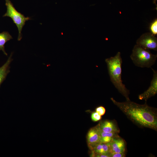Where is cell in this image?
<instances>
[{
    "instance_id": "9",
    "label": "cell",
    "mask_w": 157,
    "mask_h": 157,
    "mask_svg": "<svg viewBox=\"0 0 157 157\" xmlns=\"http://www.w3.org/2000/svg\"><path fill=\"white\" fill-rule=\"evenodd\" d=\"M100 129L105 132H113L118 133L120 130L114 121L105 120L100 122L99 124Z\"/></svg>"
},
{
    "instance_id": "11",
    "label": "cell",
    "mask_w": 157,
    "mask_h": 157,
    "mask_svg": "<svg viewBox=\"0 0 157 157\" xmlns=\"http://www.w3.org/2000/svg\"><path fill=\"white\" fill-rule=\"evenodd\" d=\"M92 151L95 153L107 155L109 157L111 153L108 143H99L93 147Z\"/></svg>"
},
{
    "instance_id": "12",
    "label": "cell",
    "mask_w": 157,
    "mask_h": 157,
    "mask_svg": "<svg viewBox=\"0 0 157 157\" xmlns=\"http://www.w3.org/2000/svg\"><path fill=\"white\" fill-rule=\"evenodd\" d=\"M99 130L101 143H109L113 138L118 136V133H117L104 132L100 129L99 127Z\"/></svg>"
},
{
    "instance_id": "5",
    "label": "cell",
    "mask_w": 157,
    "mask_h": 157,
    "mask_svg": "<svg viewBox=\"0 0 157 157\" xmlns=\"http://www.w3.org/2000/svg\"><path fill=\"white\" fill-rule=\"evenodd\" d=\"M136 43L144 49L157 50V38L150 33L142 34L137 39Z\"/></svg>"
},
{
    "instance_id": "16",
    "label": "cell",
    "mask_w": 157,
    "mask_h": 157,
    "mask_svg": "<svg viewBox=\"0 0 157 157\" xmlns=\"http://www.w3.org/2000/svg\"><path fill=\"white\" fill-rule=\"evenodd\" d=\"M95 112L101 116L105 114L106 112V109L104 107L100 106L96 108Z\"/></svg>"
},
{
    "instance_id": "14",
    "label": "cell",
    "mask_w": 157,
    "mask_h": 157,
    "mask_svg": "<svg viewBox=\"0 0 157 157\" xmlns=\"http://www.w3.org/2000/svg\"><path fill=\"white\" fill-rule=\"evenodd\" d=\"M150 29L151 33L155 35L157 34V19H155L151 23Z\"/></svg>"
},
{
    "instance_id": "6",
    "label": "cell",
    "mask_w": 157,
    "mask_h": 157,
    "mask_svg": "<svg viewBox=\"0 0 157 157\" xmlns=\"http://www.w3.org/2000/svg\"><path fill=\"white\" fill-rule=\"evenodd\" d=\"M153 71V76L148 89L142 93L138 95V98L140 100L145 101L157 94V71L151 68Z\"/></svg>"
},
{
    "instance_id": "4",
    "label": "cell",
    "mask_w": 157,
    "mask_h": 157,
    "mask_svg": "<svg viewBox=\"0 0 157 157\" xmlns=\"http://www.w3.org/2000/svg\"><path fill=\"white\" fill-rule=\"evenodd\" d=\"M5 1L7 10L3 17H10L16 25L19 31L17 39L18 41H19L22 38L21 32L23 27L26 22L30 19L31 18L28 17H25L24 15L16 10L10 0H5Z\"/></svg>"
},
{
    "instance_id": "10",
    "label": "cell",
    "mask_w": 157,
    "mask_h": 157,
    "mask_svg": "<svg viewBox=\"0 0 157 157\" xmlns=\"http://www.w3.org/2000/svg\"><path fill=\"white\" fill-rule=\"evenodd\" d=\"M12 56V53L7 61L0 67V86L10 72V65L13 60Z\"/></svg>"
},
{
    "instance_id": "1",
    "label": "cell",
    "mask_w": 157,
    "mask_h": 157,
    "mask_svg": "<svg viewBox=\"0 0 157 157\" xmlns=\"http://www.w3.org/2000/svg\"><path fill=\"white\" fill-rule=\"evenodd\" d=\"M110 100L133 123L140 127L157 131V109L148 105L147 101L140 104L130 100L119 102L113 97Z\"/></svg>"
},
{
    "instance_id": "3",
    "label": "cell",
    "mask_w": 157,
    "mask_h": 157,
    "mask_svg": "<svg viewBox=\"0 0 157 157\" xmlns=\"http://www.w3.org/2000/svg\"><path fill=\"white\" fill-rule=\"evenodd\" d=\"M134 65L142 68H150L156 63L157 55L152 53L149 50L135 44L130 56Z\"/></svg>"
},
{
    "instance_id": "15",
    "label": "cell",
    "mask_w": 157,
    "mask_h": 157,
    "mask_svg": "<svg viewBox=\"0 0 157 157\" xmlns=\"http://www.w3.org/2000/svg\"><path fill=\"white\" fill-rule=\"evenodd\" d=\"M91 118L94 122H97L100 120L101 118V116L96 112H92L91 115Z\"/></svg>"
},
{
    "instance_id": "13",
    "label": "cell",
    "mask_w": 157,
    "mask_h": 157,
    "mask_svg": "<svg viewBox=\"0 0 157 157\" xmlns=\"http://www.w3.org/2000/svg\"><path fill=\"white\" fill-rule=\"evenodd\" d=\"M12 38V36L8 32L4 31L0 33V50L6 56L7 54L5 50L4 44L7 42Z\"/></svg>"
},
{
    "instance_id": "17",
    "label": "cell",
    "mask_w": 157,
    "mask_h": 157,
    "mask_svg": "<svg viewBox=\"0 0 157 157\" xmlns=\"http://www.w3.org/2000/svg\"><path fill=\"white\" fill-rule=\"evenodd\" d=\"M126 156L125 153H111L110 157H124Z\"/></svg>"
},
{
    "instance_id": "2",
    "label": "cell",
    "mask_w": 157,
    "mask_h": 157,
    "mask_svg": "<svg viewBox=\"0 0 157 157\" xmlns=\"http://www.w3.org/2000/svg\"><path fill=\"white\" fill-rule=\"evenodd\" d=\"M108 72L110 81L118 91L124 96L126 101H129V90L123 83L122 79V59L119 52L113 57L106 58Z\"/></svg>"
},
{
    "instance_id": "8",
    "label": "cell",
    "mask_w": 157,
    "mask_h": 157,
    "mask_svg": "<svg viewBox=\"0 0 157 157\" xmlns=\"http://www.w3.org/2000/svg\"><path fill=\"white\" fill-rule=\"evenodd\" d=\"M111 153H125L126 144L124 140L119 135L107 143Z\"/></svg>"
},
{
    "instance_id": "7",
    "label": "cell",
    "mask_w": 157,
    "mask_h": 157,
    "mask_svg": "<svg viewBox=\"0 0 157 157\" xmlns=\"http://www.w3.org/2000/svg\"><path fill=\"white\" fill-rule=\"evenodd\" d=\"M87 138L88 145L91 150L95 145L101 143L99 124L89 130Z\"/></svg>"
}]
</instances>
